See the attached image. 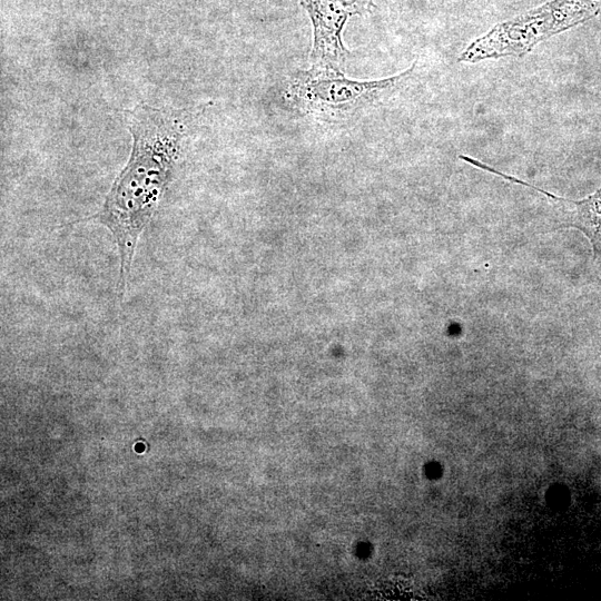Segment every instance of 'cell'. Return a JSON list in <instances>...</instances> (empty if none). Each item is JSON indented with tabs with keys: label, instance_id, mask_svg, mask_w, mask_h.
Here are the masks:
<instances>
[{
	"label": "cell",
	"instance_id": "6da1fadb",
	"mask_svg": "<svg viewBox=\"0 0 601 601\" xmlns=\"http://www.w3.org/2000/svg\"><path fill=\"white\" fill-rule=\"evenodd\" d=\"M134 148L102 208L92 219L114 235L120 256L124 293L141 231L150 221L169 180L183 137L181 126L166 114L141 107L131 122Z\"/></svg>",
	"mask_w": 601,
	"mask_h": 601
},
{
	"label": "cell",
	"instance_id": "7a4b0ae2",
	"mask_svg": "<svg viewBox=\"0 0 601 601\" xmlns=\"http://www.w3.org/2000/svg\"><path fill=\"white\" fill-rule=\"evenodd\" d=\"M414 69L415 63L391 78L356 81L347 79L335 66L315 65L293 76L287 96L300 111L324 120H343L401 89Z\"/></svg>",
	"mask_w": 601,
	"mask_h": 601
},
{
	"label": "cell",
	"instance_id": "3957f363",
	"mask_svg": "<svg viewBox=\"0 0 601 601\" xmlns=\"http://www.w3.org/2000/svg\"><path fill=\"white\" fill-rule=\"evenodd\" d=\"M601 11V0H553L509 21L496 24L460 56L461 61L521 57L539 42L582 23Z\"/></svg>",
	"mask_w": 601,
	"mask_h": 601
},
{
	"label": "cell",
	"instance_id": "277c9868",
	"mask_svg": "<svg viewBox=\"0 0 601 601\" xmlns=\"http://www.w3.org/2000/svg\"><path fill=\"white\" fill-rule=\"evenodd\" d=\"M314 23V45L311 58L315 65L337 67L348 51L342 42V28L346 20L344 11L335 0H302Z\"/></svg>",
	"mask_w": 601,
	"mask_h": 601
}]
</instances>
